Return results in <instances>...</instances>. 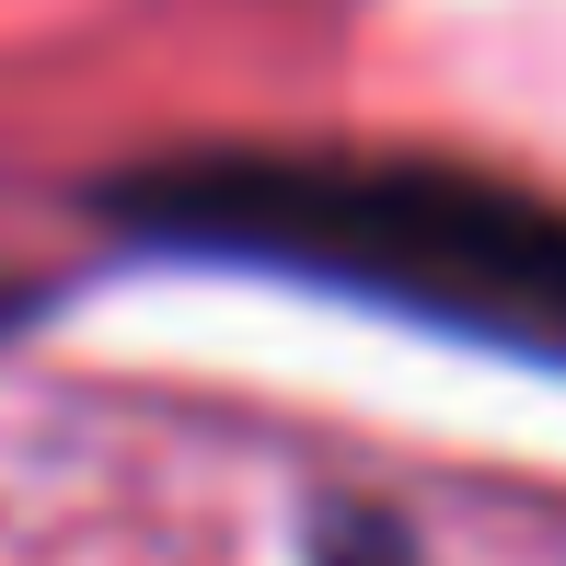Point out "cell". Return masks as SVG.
<instances>
[{"label":"cell","mask_w":566,"mask_h":566,"mask_svg":"<svg viewBox=\"0 0 566 566\" xmlns=\"http://www.w3.org/2000/svg\"><path fill=\"white\" fill-rule=\"evenodd\" d=\"M301 544H313V566H428L417 532H405L394 509H370V497H324Z\"/></svg>","instance_id":"cell-2"},{"label":"cell","mask_w":566,"mask_h":566,"mask_svg":"<svg viewBox=\"0 0 566 566\" xmlns=\"http://www.w3.org/2000/svg\"><path fill=\"white\" fill-rule=\"evenodd\" d=\"M23 313H35V301H23V290H12V277H0V324H23Z\"/></svg>","instance_id":"cell-3"},{"label":"cell","mask_w":566,"mask_h":566,"mask_svg":"<svg viewBox=\"0 0 566 566\" xmlns=\"http://www.w3.org/2000/svg\"><path fill=\"white\" fill-rule=\"evenodd\" d=\"M127 243L266 266L381 313L451 324L485 347L566 358V209L485 186L451 163H370V150H174L93 186Z\"/></svg>","instance_id":"cell-1"}]
</instances>
